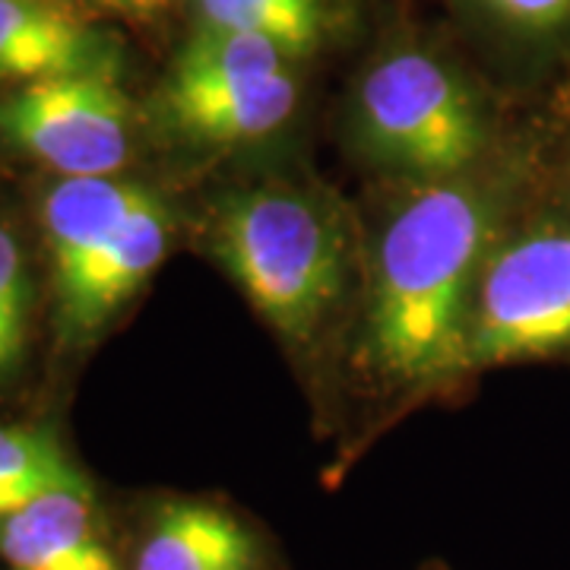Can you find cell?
Instances as JSON below:
<instances>
[{
	"instance_id": "1",
	"label": "cell",
	"mask_w": 570,
	"mask_h": 570,
	"mask_svg": "<svg viewBox=\"0 0 570 570\" xmlns=\"http://www.w3.org/2000/svg\"><path fill=\"white\" fill-rule=\"evenodd\" d=\"M494 235L498 204L466 175L422 184L393 213L367 311L371 352L387 377L428 384L469 367V314Z\"/></svg>"
},
{
	"instance_id": "2",
	"label": "cell",
	"mask_w": 570,
	"mask_h": 570,
	"mask_svg": "<svg viewBox=\"0 0 570 570\" xmlns=\"http://www.w3.org/2000/svg\"><path fill=\"white\" fill-rule=\"evenodd\" d=\"M213 250L254 311L292 340L317 330L346 279L336 223L288 190L228 197L213 219Z\"/></svg>"
},
{
	"instance_id": "3",
	"label": "cell",
	"mask_w": 570,
	"mask_h": 570,
	"mask_svg": "<svg viewBox=\"0 0 570 570\" xmlns=\"http://www.w3.org/2000/svg\"><path fill=\"white\" fill-rule=\"evenodd\" d=\"M358 134L377 163L419 184L466 175L489 140L466 86L422 51L390 55L367 73Z\"/></svg>"
},
{
	"instance_id": "4",
	"label": "cell",
	"mask_w": 570,
	"mask_h": 570,
	"mask_svg": "<svg viewBox=\"0 0 570 570\" xmlns=\"http://www.w3.org/2000/svg\"><path fill=\"white\" fill-rule=\"evenodd\" d=\"M570 348V228L542 225L494 245L475 285L466 365L491 367Z\"/></svg>"
},
{
	"instance_id": "5",
	"label": "cell",
	"mask_w": 570,
	"mask_h": 570,
	"mask_svg": "<svg viewBox=\"0 0 570 570\" xmlns=\"http://www.w3.org/2000/svg\"><path fill=\"white\" fill-rule=\"evenodd\" d=\"M0 130L63 178H105L127 159V102L102 70L29 82L0 102Z\"/></svg>"
},
{
	"instance_id": "6",
	"label": "cell",
	"mask_w": 570,
	"mask_h": 570,
	"mask_svg": "<svg viewBox=\"0 0 570 570\" xmlns=\"http://www.w3.org/2000/svg\"><path fill=\"white\" fill-rule=\"evenodd\" d=\"M0 554L17 570H121L96 530L89 489L51 491L0 517Z\"/></svg>"
},
{
	"instance_id": "7",
	"label": "cell",
	"mask_w": 570,
	"mask_h": 570,
	"mask_svg": "<svg viewBox=\"0 0 570 570\" xmlns=\"http://www.w3.org/2000/svg\"><path fill=\"white\" fill-rule=\"evenodd\" d=\"M165 247L168 223L163 206L146 194L121 228L108 238V245L86 264L77 283L61 292L67 324L77 330L105 324L163 264Z\"/></svg>"
},
{
	"instance_id": "8",
	"label": "cell",
	"mask_w": 570,
	"mask_h": 570,
	"mask_svg": "<svg viewBox=\"0 0 570 570\" xmlns=\"http://www.w3.org/2000/svg\"><path fill=\"white\" fill-rule=\"evenodd\" d=\"M298 86L288 70L213 89H165V108L175 127L209 146L261 140L292 118Z\"/></svg>"
},
{
	"instance_id": "9",
	"label": "cell",
	"mask_w": 570,
	"mask_h": 570,
	"mask_svg": "<svg viewBox=\"0 0 570 570\" xmlns=\"http://www.w3.org/2000/svg\"><path fill=\"white\" fill-rule=\"evenodd\" d=\"M257 542L238 517L204 501H175L156 513L134 570H257Z\"/></svg>"
},
{
	"instance_id": "10",
	"label": "cell",
	"mask_w": 570,
	"mask_h": 570,
	"mask_svg": "<svg viewBox=\"0 0 570 570\" xmlns=\"http://www.w3.org/2000/svg\"><path fill=\"white\" fill-rule=\"evenodd\" d=\"M146 190L105 178H63L45 197V235L58 273V288L77 283L86 264L137 209Z\"/></svg>"
},
{
	"instance_id": "11",
	"label": "cell",
	"mask_w": 570,
	"mask_h": 570,
	"mask_svg": "<svg viewBox=\"0 0 570 570\" xmlns=\"http://www.w3.org/2000/svg\"><path fill=\"white\" fill-rule=\"evenodd\" d=\"M96 36L55 0H0V80L92 70Z\"/></svg>"
},
{
	"instance_id": "12",
	"label": "cell",
	"mask_w": 570,
	"mask_h": 570,
	"mask_svg": "<svg viewBox=\"0 0 570 570\" xmlns=\"http://www.w3.org/2000/svg\"><path fill=\"white\" fill-rule=\"evenodd\" d=\"M288 70V55L279 45L235 32L200 26V32L184 45L165 89H213L225 82L261 80Z\"/></svg>"
},
{
	"instance_id": "13",
	"label": "cell",
	"mask_w": 570,
	"mask_h": 570,
	"mask_svg": "<svg viewBox=\"0 0 570 570\" xmlns=\"http://www.w3.org/2000/svg\"><path fill=\"white\" fill-rule=\"evenodd\" d=\"M63 489H86V479L58 441L36 428L0 425V517Z\"/></svg>"
},
{
	"instance_id": "14",
	"label": "cell",
	"mask_w": 570,
	"mask_h": 570,
	"mask_svg": "<svg viewBox=\"0 0 570 570\" xmlns=\"http://www.w3.org/2000/svg\"><path fill=\"white\" fill-rule=\"evenodd\" d=\"M197 13L200 26L261 36L288 58L307 55L324 29L321 0H197Z\"/></svg>"
},
{
	"instance_id": "15",
	"label": "cell",
	"mask_w": 570,
	"mask_h": 570,
	"mask_svg": "<svg viewBox=\"0 0 570 570\" xmlns=\"http://www.w3.org/2000/svg\"><path fill=\"white\" fill-rule=\"evenodd\" d=\"M29 285L20 247L7 228H0V377L17 365L26 340Z\"/></svg>"
},
{
	"instance_id": "16",
	"label": "cell",
	"mask_w": 570,
	"mask_h": 570,
	"mask_svg": "<svg viewBox=\"0 0 570 570\" xmlns=\"http://www.w3.org/2000/svg\"><path fill=\"white\" fill-rule=\"evenodd\" d=\"M501 20L530 32H549L570 20V0H485Z\"/></svg>"
},
{
	"instance_id": "17",
	"label": "cell",
	"mask_w": 570,
	"mask_h": 570,
	"mask_svg": "<svg viewBox=\"0 0 570 570\" xmlns=\"http://www.w3.org/2000/svg\"><path fill=\"white\" fill-rule=\"evenodd\" d=\"M115 7H121L124 13H134V17H156L168 7V0H111Z\"/></svg>"
}]
</instances>
